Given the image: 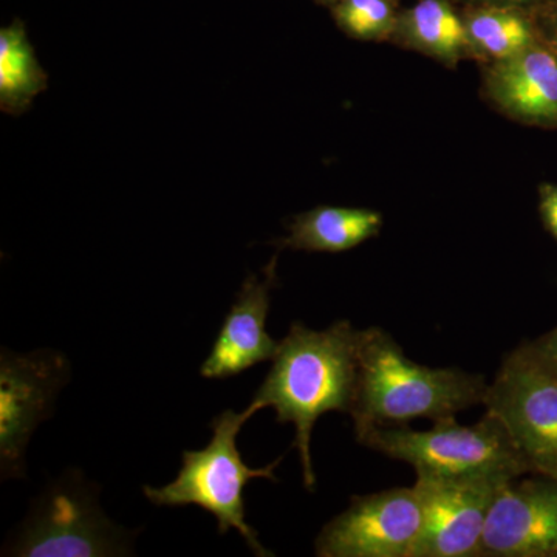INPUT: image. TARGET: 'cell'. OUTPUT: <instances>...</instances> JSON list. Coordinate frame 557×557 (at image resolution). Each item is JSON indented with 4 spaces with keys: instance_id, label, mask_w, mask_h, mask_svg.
I'll return each instance as SVG.
<instances>
[{
    "instance_id": "7",
    "label": "cell",
    "mask_w": 557,
    "mask_h": 557,
    "mask_svg": "<svg viewBox=\"0 0 557 557\" xmlns=\"http://www.w3.org/2000/svg\"><path fill=\"white\" fill-rule=\"evenodd\" d=\"M72 366L61 351L0 355V475L25 478V453L33 432L51 417L67 386Z\"/></svg>"
},
{
    "instance_id": "22",
    "label": "cell",
    "mask_w": 557,
    "mask_h": 557,
    "mask_svg": "<svg viewBox=\"0 0 557 557\" xmlns=\"http://www.w3.org/2000/svg\"><path fill=\"white\" fill-rule=\"evenodd\" d=\"M314 2H317L318 5L329 7V9H332V7L336 5V3L339 2V0H314Z\"/></svg>"
},
{
    "instance_id": "5",
    "label": "cell",
    "mask_w": 557,
    "mask_h": 557,
    "mask_svg": "<svg viewBox=\"0 0 557 557\" xmlns=\"http://www.w3.org/2000/svg\"><path fill=\"white\" fill-rule=\"evenodd\" d=\"M98 490L79 472L54 480L32 505L3 556L98 557L129 555L131 531L110 522L98 504Z\"/></svg>"
},
{
    "instance_id": "6",
    "label": "cell",
    "mask_w": 557,
    "mask_h": 557,
    "mask_svg": "<svg viewBox=\"0 0 557 557\" xmlns=\"http://www.w3.org/2000/svg\"><path fill=\"white\" fill-rule=\"evenodd\" d=\"M485 406L531 472L557 480V366L533 343L522 344L502 362Z\"/></svg>"
},
{
    "instance_id": "9",
    "label": "cell",
    "mask_w": 557,
    "mask_h": 557,
    "mask_svg": "<svg viewBox=\"0 0 557 557\" xmlns=\"http://www.w3.org/2000/svg\"><path fill=\"white\" fill-rule=\"evenodd\" d=\"M507 483L417 474L423 528L413 557H480L487 516Z\"/></svg>"
},
{
    "instance_id": "1",
    "label": "cell",
    "mask_w": 557,
    "mask_h": 557,
    "mask_svg": "<svg viewBox=\"0 0 557 557\" xmlns=\"http://www.w3.org/2000/svg\"><path fill=\"white\" fill-rule=\"evenodd\" d=\"M358 336L359 330L346 319L325 330L295 322L278 343L270 372L251 401L260 410H276L277 423L295 426L293 448L299 450L304 486L309 491L317 486L310 454L314 424L332 410L350 416L354 406Z\"/></svg>"
},
{
    "instance_id": "17",
    "label": "cell",
    "mask_w": 557,
    "mask_h": 557,
    "mask_svg": "<svg viewBox=\"0 0 557 557\" xmlns=\"http://www.w3.org/2000/svg\"><path fill=\"white\" fill-rule=\"evenodd\" d=\"M401 10V0H339L330 9L339 30L361 42H391Z\"/></svg>"
},
{
    "instance_id": "11",
    "label": "cell",
    "mask_w": 557,
    "mask_h": 557,
    "mask_svg": "<svg viewBox=\"0 0 557 557\" xmlns=\"http://www.w3.org/2000/svg\"><path fill=\"white\" fill-rule=\"evenodd\" d=\"M482 65V97L491 108L527 126L557 129V53L545 40Z\"/></svg>"
},
{
    "instance_id": "12",
    "label": "cell",
    "mask_w": 557,
    "mask_h": 557,
    "mask_svg": "<svg viewBox=\"0 0 557 557\" xmlns=\"http://www.w3.org/2000/svg\"><path fill=\"white\" fill-rule=\"evenodd\" d=\"M278 252L263 269L262 277L245 278L233 307L226 314L211 354L200 368L207 380H226L240 375L260 362L271 361L278 343L267 332L271 292L277 285Z\"/></svg>"
},
{
    "instance_id": "20",
    "label": "cell",
    "mask_w": 557,
    "mask_h": 557,
    "mask_svg": "<svg viewBox=\"0 0 557 557\" xmlns=\"http://www.w3.org/2000/svg\"><path fill=\"white\" fill-rule=\"evenodd\" d=\"M454 3L461 5H505L520 7V9L536 11L542 7L548 5L553 0H453Z\"/></svg>"
},
{
    "instance_id": "18",
    "label": "cell",
    "mask_w": 557,
    "mask_h": 557,
    "mask_svg": "<svg viewBox=\"0 0 557 557\" xmlns=\"http://www.w3.org/2000/svg\"><path fill=\"white\" fill-rule=\"evenodd\" d=\"M539 212L545 230L557 240V185L539 186Z\"/></svg>"
},
{
    "instance_id": "8",
    "label": "cell",
    "mask_w": 557,
    "mask_h": 557,
    "mask_svg": "<svg viewBox=\"0 0 557 557\" xmlns=\"http://www.w3.org/2000/svg\"><path fill=\"white\" fill-rule=\"evenodd\" d=\"M423 528L416 486L351 497L314 542L319 557H413Z\"/></svg>"
},
{
    "instance_id": "15",
    "label": "cell",
    "mask_w": 557,
    "mask_h": 557,
    "mask_svg": "<svg viewBox=\"0 0 557 557\" xmlns=\"http://www.w3.org/2000/svg\"><path fill=\"white\" fill-rule=\"evenodd\" d=\"M472 57L480 64L508 60L542 42L536 11L505 5H465L461 9Z\"/></svg>"
},
{
    "instance_id": "3",
    "label": "cell",
    "mask_w": 557,
    "mask_h": 557,
    "mask_svg": "<svg viewBox=\"0 0 557 557\" xmlns=\"http://www.w3.org/2000/svg\"><path fill=\"white\" fill-rule=\"evenodd\" d=\"M255 403L244 412L225 410L212 420V438L207 448L185 450L177 479L170 485L143 486L146 498L157 507L197 505L218 520L220 536L236 530L256 556H273L259 542L258 533L245 520L244 491L248 482L267 479L277 482L274 471L282 457L263 468H249L237 449L242 426L259 412Z\"/></svg>"
},
{
    "instance_id": "4",
    "label": "cell",
    "mask_w": 557,
    "mask_h": 557,
    "mask_svg": "<svg viewBox=\"0 0 557 557\" xmlns=\"http://www.w3.org/2000/svg\"><path fill=\"white\" fill-rule=\"evenodd\" d=\"M366 448L405 461L417 474L449 479H497L511 482L533 474L504 424L491 413L474 426L438 421L429 431L408 424L370 429L357 437Z\"/></svg>"
},
{
    "instance_id": "14",
    "label": "cell",
    "mask_w": 557,
    "mask_h": 557,
    "mask_svg": "<svg viewBox=\"0 0 557 557\" xmlns=\"http://www.w3.org/2000/svg\"><path fill=\"white\" fill-rule=\"evenodd\" d=\"M381 228L383 214L375 209L321 205L296 215L288 236L276 245L278 249L338 255L379 236Z\"/></svg>"
},
{
    "instance_id": "13",
    "label": "cell",
    "mask_w": 557,
    "mask_h": 557,
    "mask_svg": "<svg viewBox=\"0 0 557 557\" xmlns=\"http://www.w3.org/2000/svg\"><path fill=\"white\" fill-rule=\"evenodd\" d=\"M391 42L448 69L474 60L461 10L453 0H417L401 10Z\"/></svg>"
},
{
    "instance_id": "21",
    "label": "cell",
    "mask_w": 557,
    "mask_h": 557,
    "mask_svg": "<svg viewBox=\"0 0 557 557\" xmlns=\"http://www.w3.org/2000/svg\"><path fill=\"white\" fill-rule=\"evenodd\" d=\"M531 343L545 358H548L553 364L557 366V327L553 329L552 332L545 333L541 338L531 341Z\"/></svg>"
},
{
    "instance_id": "2",
    "label": "cell",
    "mask_w": 557,
    "mask_h": 557,
    "mask_svg": "<svg viewBox=\"0 0 557 557\" xmlns=\"http://www.w3.org/2000/svg\"><path fill=\"white\" fill-rule=\"evenodd\" d=\"M487 386L482 375L413 362L386 330H359L357 391L350 410L355 435L418 418L434 423L454 420L461 410L485 405Z\"/></svg>"
},
{
    "instance_id": "19",
    "label": "cell",
    "mask_w": 557,
    "mask_h": 557,
    "mask_svg": "<svg viewBox=\"0 0 557 557\" xmlns=\"http://www.w3.org/2000/svg\"><path fill=\"white\" fill-rule=\"evenodd\" d=\"M536 14L545 42L557 53V0L536 10Z\"/></svg>"
},
{
    "instance_id": "16",
    "label": "cell",
    "mask_w": 557,
    "mask_h": 557,
    "mask_svg": "<svg viewBox=\"0 0 557 557\" xmlns=\"http://www.w3.org/2000/svg\"><path fill=\"white\" fill-rule=\"evenodd\" d=\"M47 86L49 75L40 67L24 22L16 17L0 30V109L20 116Z\"/></svg>"
},
{
    "instance_id": "10",
    "label": "cell",
    "mask_w": 557,
    "mask_h": 557,
    "mask_svg": "<svg viewBox=\"0 0 557 557\" xmlns=\"http://www.w3.org/2000/svg\"><path fill=\"white\" fill-rule=\"evenodd\" d=\"M480 557H557V480L527 474L498 491Z\"/></svg>"
}]
</instances>
